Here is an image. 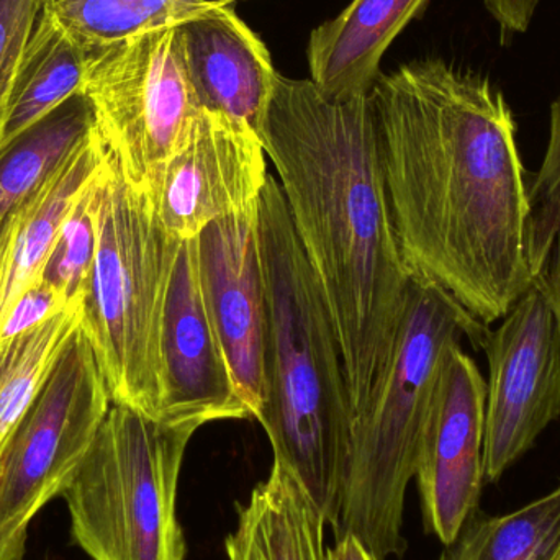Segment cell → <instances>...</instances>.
<instances>
[{"label": "cell", "mask_w": 560, "mask_h": 560, "mask_svg": "<svg viewBox=\"0 0 560 560\" xmlns=\"http://www.w3.org/2000/svg\"><path fill=\"white\" fill-rule=\"evenodd\" d=\"M371 98L408 271L492 328L536 282L533 174L512 105L487 75L441 58L382 74Z\"/></svg>", "instance_id": "1"}, {"label": "cell", "mask_w": 560, "mask_h": 560, "mask_svg": "<svg viewBox=\"0 0 560 560\" xmlns=\"http://www.w3.org/2000/svg\"><path fill=\"white\" fill-rule=\"evenodd\" d=\"M259 137L331 313L354 418L390 362L411 282L371 94L329 101L278 74Z\"/></svg>", "instance_id": "2"}, {"label": "cell", "mask_w": 560, "mask_h": 560, "mask_svg": "<svg viewBox=\"0 0 560 560\" xmlns=\"http://www.w3.org/2000/svg\"><path fill=\"white\" fill-rule=\"evenodd\" d=\"M258 233L268 296V390L258 421L275 463L336 528L348 479L351 397L331 313L271 173L258 200Z\"/></svg>", "instance_id": "3"}, {"label": "cell", "mask_w": 560, "mask_h": 560, "mask_svg": "<svg viewBox=\"0 0 560 560\" xmlns=\"http://www.w3.org/2000/svg\"><path fill=\"white\" fill-rule=\"evenodd\" d=\"M490 329L436 283L411 275L390 362L352 418L336 539L355 536L378 560L404 556L405 495L444 352L463 339L483 349Z\"/></svg>", "instance_id": "4"}, {"label": "cell", "mask_w": 560, "mask_h": 560, "mask_svg": "<svg viewBox=\"0 0 560 560\" xmlns=\"http://www.w3.org/2000/svg\"><path fill=\"white\" fill-rule=\"evenodd\" d=\"M180 245L110 154L98 183L97 252L81 328L112 405L154 420L161 408L164 313Z\"/></svg>", "instance_id": "5"}, {"label": "cell", "mask_w": 560, "mask_h": 560, "mask_svg": "<svg viewBox=\"0 0 560 560\" xmlns=\"http://www.w3.org/2000/svg\"><path fill=\"white\" fill-rule=\"evenodd\" d=\"M196 423L112 405L62 493L72 541L92 560H184L177 489Z\"/></svg>", "instance_id": "6"}, {"label": "cell", "mask_w": 560, "mask_h": 560, "mask_svg": "<svg viewBox=\"0 0 560 560\" xmlns=\"http://www.w3.org/2000/svg\"><path fill=\"white\" fill-rule=\"evenodd\" d=\"M179 25L92 49L82 91L121 176L143 194L202 110L184 65Z\"/></svg>", "instance_id": "7"}, {"label": "cell", "mask_w": 560, "mask_h": 560, "mask_svg": "<svg viewBox=\"0 0 560 560\" xmlns=\"http://www.w3.org/2000/svg\"><path fill=\"white\" fill-rule=\"evenodd\" d=\"M112 408L82 328L0 457V535L25 551L32 520L68 489Z\"/></svg>", "instance_id": "8"}, {"label": "cell", "mask_w": 560, "mask_h": 560, "mask_svg": "<svg viewBox=\"0 0 560 560\" xmlns=\"http://www.w3.org/2000/svg\"><path fill=\"white\" fill-rule=\"evenodd\" d=\"M483 474L495 483L560 418V328L541 283L490 329Z\"/></svg>", "instance_id": "9"}, {"label": "cell", "mask_w": 560, "mask_h": 560, "mask_svg": "<svg viewBox=\"0 0 560 560\" xmlns=\"http://www.w3.org/2000/svg\"><path fill=\"white\" fill-rule=\"evenodd\" d=\"M487 382L479 365L454 342L444 352L418 453L415 479L424 528L450 546L479 510L486 483Z\"/></svg>", "instance_id": "10"}, {"label": "cell", "mask_w": 560, "mask_h": 560, "mask_svg": "<svg viewBox=\"0 0 560 560\" xmlns=\"http://www.w3.org/2000/svg\"><path fill=\"white\" fill-rule=\"evenodd\" d=\"M261 138L248 125L200 110L179 150L144 196L167 233L186 242L258 203L268 183Z\"/></svg>", "instance_id": "11"}, {"label": "cell", "mask_w": 560, "mask_h": 560, "mask_svg": "<svg viewBox=\"0 0 560 560\" xmlns=\"http://www.w3.org/2000/svg\"><path fill=\"white\" fill-rule=\"evenodd\" d=\"M222 339L210 315L199 268V242L180 245L167 293L161 341V408L164 423L248 420Z\"/></svg>", "instance_id": "12"}, {"label": "cell", "mask_w": 560, "mask_h": 560, "mask_svg": "<svg viewBox=\"0 0 560 560\" xmlns=\"http://www.w3.org/2000/svg\"><path fill=\"white\" fill-rule=\"evenodd\" d=\"M203 295L236 390L258 420L266 400L268 296L259 248L258 203L217 220L199 236Z\"/></svg>", "instance_id": "13"}, {"label": "cell", "mask_w": 560, "mask_h": 560, "mask_svg": "<svg viewBox=\"0 0 560 560\" xmlns=\"http://www.w3.org/2000/svg\"><path fill=\"white\" fill-rule=\"evenodd\" d=\"M179 35L200 108L235 118L261 135L279 74L268 46L232 3L180 23Z\"/></svg>", "instance_id": "14"}, {"label": "cell", "mask_w": 560, "mask_h": 560, "mask_svg": "<svg viewBox=\"0 0 560 560\" xmlns=\"http://www.w3.org/2000/svg\"><path fill=\"white\" fill-rule=\"evenodd\" d=\"M97 128L0 230V326L16 300L43 278L62 223L107 163Z\"/></svg>", "instance_id": "15"}, {"label": "cell", "mask_w": 560, "mask_h": 560, "mask_svg": "<svg viewBox=\"0 0 560 560\" xmlns=\"http://www.w3.org/2000/svg\"><path fill=\"white\" fill-rule=\"evenodd\" d=\"M430 0H352L310 33V81L329 101L364 97L381 78L392 43Z\"/></svg>", "instance_id": "16"}, {"label": "cell", "mask_w": 560, "mask_h": 560, "mask_svg": "<svg viewBox=\"0 0 560 560\" xmlns=\"http://www.w3.org/2000/svg\"><path fill=\"white\" fill-rule=\"evenodd\" d=\"M325 516L302 483L280 464L238 505V525L226 538L230 560H328Z\"/></svg>", "instance_id": "17"}, {"label": "cell", "mask_w": 560, "mask_h": 560, "mask_svg": "<svg viewBox=\"0 0 560 560\" xmlns=\"http://www.w3.org/2000/svg\"><path fill=\"white\" fill-rule=\"evenodd\" d=\"M91 51L56 19L39 13L0 114V148L84 91Z\"/></svg>", "instance_id": "18"}, {"label": "cell", "mask_w": 560, "mask_h": 560, "mask_svg": "<svg viewBox=\"0 0 560 560\" xmlns=\"http://www.w3.org/2000/svg\"><path fill=\"white\" fill-rule=\"evenodd\" d=\"M94 127L91 102L79 94L0 148V230Z\"/></svg>", "instance_id": "19"}, {"label": "cell", "mask_w": 560, "mask_h": 560, "mask_svg": "<svg viewBox=\"0 0 560 560\" xmlns=\"http://www.w3.org/2000/svg\"><path fill=\"white\" fill-rule=\"evenodd\" d=\"M84 318V303L0 345V457Z\"/></svg>", "instance_id": "20"}, {"label": "cell", "mask_w": 560, "mask_h": 560, "mask_svg": "<svg viewBox=\"0 0 560 560\" xmlns=\"http://www.w3.org/2000/svg\"><path fill=\"white\" fill-rule=\"evenodd\" d=\"M441 560H556L560 555V486L502 516L477 510Z\"/></svg>", "instance_id": "21"}, {"label": "cell", "mask_w": 560, "mask_h": 560, "mask_svg": "<svg viewBox=\"0 0 560 560\" xmlns=\"http://www.w3.org/2000/svg\"><path fill=\"white\" fill-rule=\"evenodd\" d=\"M225 5L215 0H49L58 22L89 51Z\"/></svg>", "instance_id": "22"}, {"label": "cell", "mask_w": 560, "mask_h": 560, "mask_svg": "<svg viewBox=\"0 0 560 560\" xmlns=\"http://www.w3.org/2000/svg\"><path fill=\"white\" fill-rule=\"evenodd\" d=\"M102 171L62 223L55 248L43 271V282L65 293L71 302L84 303L94 268L97 252L98 183Z\"/></svg>", "instance_id": "23"}, {"label": "cell", "mask_w": 560, "mask_h": 560, "mask_svg": "<svg viewBox=\"0 0 560 560\" xmlns=\"http://www.w3.org/2000/svg\"><path fill=\"white\" fill-rule=\"evenodd\" d=\"M528 261L538 279L560 238V94L549 114V140L529 186Z\"/></svg>", "instance_id": "24"}, {"label": "cell", "mask_w": 560, "mask_h": 560, "mask_svg": "<svg viewBox=\"0 0 560 560\" xmlns=\"http://www.w3.org/2000/svg\"><path fill=\"white\" fill-rule=\"evenodd\" d=\"M49 0H0V114L39 13Z\"/></svg>", "instance_id": "25"}, {"label": "cell", "mask_w": 560, "mask_h": 560, "mask_svg": "<svg viewBox=\"0 0 560 560\" xmlns=\"http://www.w3.org/2000/svg\"><path fill=\"white\" fill-rule=\"evenodd\" d=\"M78 303L81 302H71L65 293L39 280L32 289L26 290L7 313L0 326V345L48 322L52 316Z\"/></svg>", "instance_id": "26"}, {"label": "cell", "mask_w": 560, "mask_h": 560, "mask_svg": "<svg viewBox=\"0 0 560 560\" xmlns=\"http://www.w3.org/2000/svg\"><path fill=\"white\" fill-rule=\"evenodd\" d=\"M503 36L525 35L538 13L541 0H483Z\"/></svg>", "instance_id": "27"}, {"label": "cell", "mask_w": 560, "mask_h": 560, "mask_svg": "<svg viewBox=\"0 0 560 560\" xmlns=\"http://www.w3.org/2000/svg\"><path fill=\"white\" fill-rule=\"evenodd\" d=\"M539 283L545 289L549 302H551L552 310H555L556 318H558L560 328V238L552 249L551 258H549L548 266H546L542 275L539 276Z\"/></svg>", "instance_id": "28"}, {"label": "cell", "mask_w": 560, "mask_h": 560, "mask_svg": "<svg viewBox=\"0 0 560 560\" xmlns=\"http://www.w3.org/2000/svg\"><path fill=\"white\" fill-rule=\"evenodd\" d=\"M328 560H378L355 536L336 539L335 548L328 549Z\"/></svg>", "instance_id": "29"}, {"label": "cell", "mask_w": 560, "mask_h": 560, "mask_svg": "<svg viewBox=\"0 0 560 560\" xmlns=\"http://www.w3.org/2000/svg\"><path fill=\"white\" fill-rule=\"evenodd\" d=\"M23 556H25L23 549L16 548L0 535V560H23Z\"/></svg>", "instance_id": "30"}, {"label": "cell", "mask_w": 560, "mask_h": 560, "mask_svg": "<svg viewBox=\"0 0 560 560\" xmlns=\"http://www.w3.org/2000/svg\"><path fill=\"white\" fill-rule=\"evenodd\" d=\"M215 2L232 3L235 2V0H215Z\"/></svg>", "instance_id": "31"}, {"label": "cell", "mask_w": 560, "mask_h": 560, "mask_svg": "<svg viewBox=\"0 0 560 560\" xmlns=\"http://www.w3.org/2000/svg\"><path fill=\"white\" fill-rule=\"evenodd\" d=\"M438 560H441V559H438ZM556 560H560V555L558 556V559H556Z\"/></svg>", "instance_id": "32"}]
</instances>
